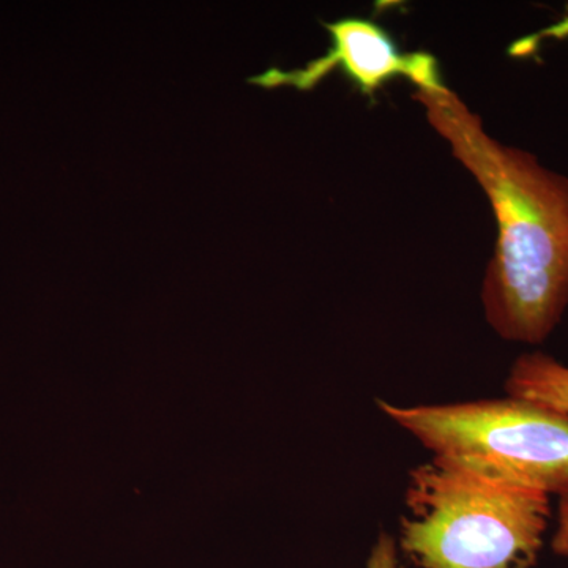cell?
I'll return each mask as SVG.
<instances>
[{"label": "cell", "instance_id": "6da1fadb", "mask_svg": "<svg viewBox=\"0 0 568 568\" xmlns=\"http://www.w3.org/2000/svg\"><path fill=\"white\" fill-rule=\"evenodd\" d=\"M414 99L495 215L496 244L480 291L485 320L506 342L541 345L568 310L567 175L491 136L447 85L416 91Z\"/></svg>", "mask_w": 568, "mask_h": 568}, {"label": "cell", "instance_id": "7a4b0ae2", "mask_svg": "<svg viewBox=\"0 0 568 568\" xmlns=\"http://www.w3.org/2000/svg\"><path fill=\"white\" fill-rule=\"evenodd\" d=\"M399 547L418 568H532L551 496L433 457L410 470Z\"/></svg>", "mask_w": 568, "mask_h": 568}, {"label": "cell", "instance_id": "3957f363", "mask_svg": "<svg viewBox=\"0 0 568 568\" xmlns=\"http://www.w3.org/2000/svg\"><path fill=\"white\" fill-rule=\"evenodd\" d=\"M377 407L433 457L551 497L568 491V417L556 410L510 395Z\"/></svg>", "mask_w": 568, "mask_h": 568}, {"label": "cell", "instance_id": "277c9868", "mask_svg": "<svg viewBox=\"0 0 568 568\" xmlns=\"http://www.w3.org/2000/svg\"><path fill=\"white\" fill-rule=\"evenodd\" d=\"M331 47L298 69H268L250 80L263 89L290 88L308 92L325 78L342 71L364 95H376L387 82L406 78L416 91L443 88L440 65L435 55L425 51H403L390 33L372 20L358 17L324 22Z\"/></svg>", "mask_w": 568, "mask_h": 568}, {"label": "cell", "instance_id": "5b68a950", "mask_svg": "<svg viewBox=\"0 0 568 568\" xmlns=\"http://www.w3.org/2000/svg\"><path fill=\"white\" fill-rule=\"evenodd\" d=\"M506 394L568 417V366L540 351L519 355L508 369Z\"/></svg>", "mask_w": 568, "mask_h": 568}, {"label": "cell", "instance_id": "8992f818", "mask_svg": "<svg viewBox=\"0 0 568 568\" xmlns=\"http://www.w3.org/2000/svg\"><path fill=\"white\" fill-rule=\"evenodd\" d=\"M568 39V13L566 17L560 18L559 21L552 22L540 31L529 33V36L523 37L511 43L508 48V54L511 58L525 59L529 55L536 54L540 44L547 40H567Z\"/></svg>", "mask_w": 568, "mask_h": 568}, {"label": "cell", "instance_id": "52a82bcc", "mask_svg": "<svg viewBox=\"0 0 568 568\" xmlns=\"http://www.w3.org/2000/svg\"><path fill=\"white\" fill-rule=\"evenodd\" d=\"M366 568H398L396 541L388 534L383 532L377 537L375 547L369 552Z\"/></svg>", "mask_w": 568, "mask_h": 568}, {"label": "cell", "instance_id": "ba28073f", "mask_svg": "<svg viewBox=\"0 0 568 568\" xmlns=\"http://www.w3.org/2000/svg\"><path fill=\"white\" fill-rule=\"evenodd\" d=\"M558 497V515L556 530L551 537V549L558 556H568V491Z\"/></svg>", "mask_w": 568, "mask_h": 568}]
</instances>
